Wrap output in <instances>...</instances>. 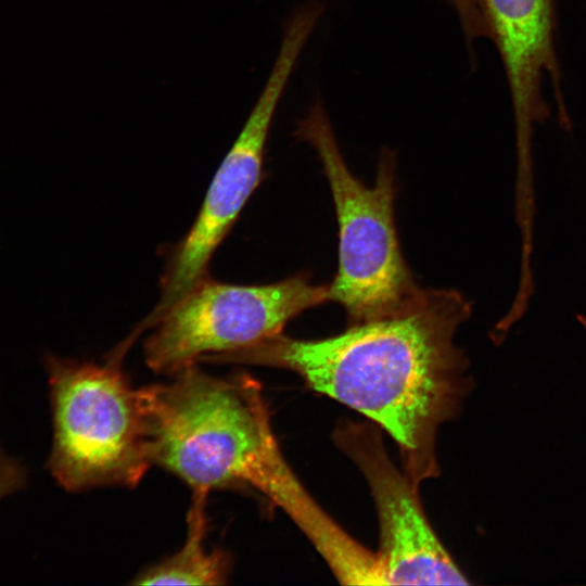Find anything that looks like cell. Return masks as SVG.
Listing matches in <instances>:
<instances>
[{
    "instance_id": "obj_1",
    "label": "cell",
    "mask_w": 586,
    "mask_h": 586,
    "mask_svg": "<svg viewBox=\"0 0 586 586\" xmlns=\"http://www.w3.org/2000/svg\"><path fill=\"white\" fill-rule=\"evenodd\" d=\"M471 303L454 290H423L396 314L322 340L279 334L205 357L211 364L288 369L314 391L364 415L397 443L415 483L438 473L435 441L471 388L454 337Z\"/></svg>"
},
{
    "instance_id": "obj_2",
    "label": "cell",
    "mask_w": 586,
    "mask_h": 586,
    "mask_svg": "<svg viewBox=\"0 0 586 586\" xmlns=\"http://www.w3.org/2000/svg\"><path fill=\"white\" fill-rule=\"evenodd\" d=\"M171 377L139 388L152 464L192 491L252 488L282 508L301 482L277 443L259 383L196 365Z\"/></svg>"
},
{
    "instance_id": "obj_3",
    "label": "cell",
    "mask_w": 586,
    "mask_h": 586,
    "mask_svg": "<svg viewBox=\"0 0 586 586\" xmlns=\"http://www.w3.org/2000/svg\"><path fill=\"white\" fill-rule=\"evenodd\" d=\"M125 339L102 364L48 355L53 422L48 469L66 491L136 487L152 464L140 396L122 368Z\"/></svg>"
},
{
    "instance_id": "obj_4",
    "label": "cell",
    "mask_w": 586,
    "mask_h": 586,
    "mask_svg": "<svg viewBox=\"0 0 586 586\" xmlns=\"http://www.w3.org/2000/svg\"><path fill=\"white\" fill-rule=\"evenodd\" d=\"M294 137L316 151L332 191L339 222V268L328 297L352 324L406 308L421 293L402 255L394 219L395 153L380 154L367 188L347 168L322 102L317 99Z\"/></svg>"
},
{
    "instance_id": "obj_5",
    "label": "cell",
    "mask_w": 586,
    "mask_h": 586,
    "mask_svg": "<svg viewBox=\"0 0 586 586\" xmlns=\"http://www.w3.org/2000/svg\"><path fill=\"white\" fill-rule=\"evenodd\" d=\"M328 289L310 284L304 275L265 285L206 277L154 324L144 343L145 362L156 373L174 375L203 357L258 344L329 301Z\"/></svg>"
},
{
    "instance_id": "obj_6",
    "label": "cell",
    "mask_w": 586,
    "mask_h": 586,
    "mask_svg": "<svg viewBox=\"0 0 586 586\" xmlns=\"http://www.w3.org/2000/svg\"><path fill=\"white\" fill-rule=\"evenodd\" d=\"M300 55L301 49L294 42L280 44L264 89L220 164L192 227L171 250L156 305L136 332L152 329L195 284L208 277L212 256L259 183L270 125Z\"/></svg>"
},
{
    "instance_id": "obj_7",
    "label": "cell",
    "mask_w": 586,
    "mask_h": 586,
    "mask_svg": "<svg viewBox=\"0 0 586 586\" xmlns=\"http://www.w3.org/2000/svg\"><path fill=\"white\" fill-rule=\"evenodd\" d=\"M334 438L362 472L377 507L381 585L470 584L426 520L417 483L392 462L380 432L370 424L347 422Z\"/></svg>"
},
{
    "instance_id": "obj_8",
    "label": "cell",
    "mask_w": 586,
    "mask_h": 586,
    "mask_svg": "<svg viewBox=\"0 0 586 586\" xmlns=\"http://www.w3.org/2000/svg\"><path fill=\"white\" fill-rule=\"evenodd\" d=\"M501 56L514 116L519 168L528 169L534 125L548 115L542 82L555 87L563 125L569 124L555 50V0H479Z\"/></svg>"
},
{
    "instance_id": "obj_9",
    "label": "cell",
    "mask_w": 586,
    "mask_h": 586,
    "mask_svg": "<svg viewBox=\"0 0 586 586\" xmlns=\"http://www.w3.org/2000/svg\"><path fill=\"white\" fill-rule=\"evenodd\" d=\"M207 492L193 491L188 512L187 538L174 555L145 570L131 582L137 585H224L227 584L232 559L224 549L208 550L205 545L207 532Z\"/></svg>"
},
{
    "instance_id": "obj_10",
    "label": "cell",
    "mask_w": 586,
    "mask_h": 586,
    "mask_svg": "<svg viewBox=\"0 0 586 586\" xmlns=\"http://www.w3.org/2000/svg\"><path fill=\"white\" fill-rule=\"evenodd\" d=\"M456 11L467 39H475L486 33V23L479 0H446Z\"/></svg>"
},
{
    "instance_id": "obj_11",
    "label": "cell",
    "mask_w": 586,
    "mask_h": 586,
    "mask_svg": "<svg viewBox=\"0 0 586 586\" xmlns=\"http://www.w3.org/2000/svg\"><path fill=\"white\" fill-rule=\"evenodd\" d=\"M27 481L24 466L0 448V499L21 489Z\"/></svg>"
},
{
    "instance_id": "obj_12",
    "label": "cell",
    "mask_w": 586,
    "mask_h": 586,
    "mask_svg": "<svg viewBox=\"0 0 586 586\" xmlns=\"http://www.w3.org/2000/svg\"><path fill=\"white\" fill-rule=\"evenodd\" d=\"M577 320L586 328V317L578 315Z\"/></svg>"
}]
</instances>
